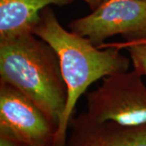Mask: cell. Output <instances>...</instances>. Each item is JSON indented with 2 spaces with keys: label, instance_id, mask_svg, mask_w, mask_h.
I'll return each instance as SVG.
<instances>
[{
  "label": "cell",
  "instance_id": "6da1fadb",
  "mask_svg": "<svg viewBox=\"0 0 146 146\" xmlns=\"http://www.w3.org/2000/svg\"><path fill=\"white\" fill-rule=\"evenodd\" d=\"M33 33L47 42L57 54L68 89V100L58 126L54 146H65L69 123L80 98L97 80L127 71L130 58L115 46H95L88 38L63 28L49 6L41 11Z\"/></svg>",
  "mask_w": 146,
  "mask_h": 146
},
{
  "label": "cell",
  "instance_id": "7a4b0ae2",
  "mask_svg": "<svg viewBox=\"0 0 146 146\" xmlns=\"http://www.w3.org/2000/svg\"><path fill=\"white\" fill-rule=\"evenodd\" d=\"M0 82L26 96L58 128L68 89L57 54L47 42L33 33L0 42Z\"/></svg>",
  "mask_w": 146,
  "mask_h": 146
},
{
  "label": "cell",
  "instance_id": "3957f363",
  "mask_svg": "<svg viewBox=\"0 0 146 146\" xmlns=\"http://www.w3.org/2000/svg\"><path fill=\"white\" fill-rule=\"evenodd\" d=\"M85 98V112L94 120L125 126L146 123V85L134 69L105 76Z\"/></svg>",
  "mask_w": 146,
  "mask_h": 146
},
{
  "label": "cell",
  "instance_id": "277c9868",
  "mask_svg": "<svg viewBox=\"0 0 146 146\" xmlns=\"http://www.w3.org/2000/svg\"><path fill=\"white\" fill-rule=\"evenodd\" d=\"M70 31L88 38L97 46L111 36L125 41L146 38V1L106 0L87 16L68 24Z\"/></svg>",
  "mask_w": 146,
  "mask_h": 146
},
{
  "label": "cell",
  "instance_id": "5b68a950",
  "mask_svg": "<svg viewBox=\"0 0 146 146\" xmlns=\"http://www.w3.org/2000/svg\"><path fill=\"white\" fill-rule=\"evenodd\" d=\"M57 127L20 91L0 82V137L23 146H54Z\"/></svg>",
  "mask_w": 146,
  "mask_h": 146
},
{
  "label": "cell",
  "instance_id": "8992f818",
  "mask_svg": "<svg viewBox=\"0 0 146 146\" xmlns=\"http://www.w3.org/2000/svg\"><path fill=\"white\" fill-rule=\"evenodd\" d=\"M68 131L65 146H146V123L99 122L85 111L71 119Z\"/></svg>",
  "mask_w": 146,
  "mask_h": 146
},
{
  "label": "cell",
  "instance_id": "52a82bcc",
  "mask_svg": "<svg viewBox=\"0 0 146 146\" xmlns=\"http://www.w3.org/2000/svg\"><path fill=\"white\" fill-rule=\"evenodd\" d=\"M74 0H0V42L33 33L41 11L50 5L63 7Z\"/></svg>",
  "mask_w": 146,
  "mask_h": 146
},
{
  "label": "cell",
  "instance_id": "ba28073f",
  "mask_svg": "<svg viewBox=\"0 0 146 146\" xmlns=\"http://www.w3.org/2000/svg\"><path fill=\"white\" fill-rule=\"evenodd\" d=\"M119 50L126 49L130 55L133 69L141 76H146V42L123 41L121 42L105 43Z\"/></svg>",
  "mask_w": 146,
  "mask_h": 146
},
{
  "label": "cell",
  "instance_id": "9c48e42d",
  "mask_svg": "<svg viewBox=\"0 0 146 146\" xmlns=\"http://www.w3.org/2000/svg\"><path fill=\"white\" fill-rule=\"evenodd\" d=\"M84 1L87 5L89 6V7L92 11L95 10L96 8H98L102 3H103L106 0H82Z\"/></svg>",
  "mask_w": 146,
  "mask_h": 146
},
{
  "label": "cell",
  "instance_id": "30bf717a",
  "mask_svg": "<svg viewBox=\"0 0 146 146\" xmlns=\"http://www.w3.org/2000/svg\"><path fill=\"white\" fill-rule=\"evenodd\" d=\"M135 41H139V42H146V38H144V39H141V40H135Z\"/></svg>",
  "mask_w": 146,
  "mask_h": 146
},
{
  "label": "cell",
  "instance_id": "8fae6325",
  "mask_svg": "<svg viewBox=\"0 0 146 146\" xmlns=\"http://www.w3.org/2000/svg\"><path fill=\"white\" fill-rule=\"evenodd\" d=\"M141 1H146V0H141Z\"/></svg>",
  "mask_w": 146,
  "mask_h": 146
}]
</instances>
